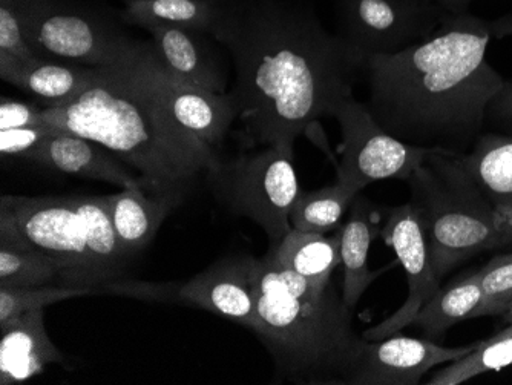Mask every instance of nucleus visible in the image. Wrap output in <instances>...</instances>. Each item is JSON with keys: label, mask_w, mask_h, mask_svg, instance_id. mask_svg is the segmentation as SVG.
<instances>
[{"label": "nucleus", "mask_w": 512, "mask_h": 385, "mask_svg": "<svg viewBox=\"0 0 512 385\" xmlns=\"http://www.w3.org/2000/svg\"><path fill=\"white\" fill-rule=\"evenodd\" d=\"M212 36L234 59L241 151L295 146L353 99L365 54L325 30L315 14L283 0L226 2Z\"/></svg>", "instance_id": "f257e3e1"}, {"label": "nucleus", "mask_w": 512, "mask_h": 385, "mask_svg": "<svg viewBox=\"0 0 512 385\" xmlns=\"http://www.w3.org/2000/svg\"><path fill=\"white\" fill-rule=\"evenodd\" d=\"M491 39L488 22L463 11L401 53L368 54L371 116L408 145L470 151L485 128L486 106L505 83L486 60Z\"/></svg>", "instance_id": "f03ea898"}, {"label": "nucleus", "mask_w": 512, "mask_h": 385, "mask_svg": "<svg viewBox=\"0 0 512 385\" xmlns=\"http://www.w3.org/2000/svg\"><path fill=\"white\" fill-rule=\"evenodd\" d=\"M43 123L100 143L142 177L154 195L183 200L195 178L217 163L218 152L184 131L163 108L143 70L138 42L97 68L74 102L42 109Z\"/></svg>", "instance_id": "7ed1b4c3"}, {"label": "nucleus", "mask_w": 512, "mask_h": 385, "mask_svg": "<svg viewBox=\"0 0 512 385\" xmlns=\"http://www.w3.org/2000/svg\"><path fill=\"white\" fill-rule=\"evenodd\" d=\"M256 309L252 332L275 364V381L304 385H347L364 338L355 310L345 306L333 284L302 280L295 289L278 286L256 258Z\"/></svg>", "instance_id": "20e7f679"}, {"label": "nucleus", "mask_w": 512, "mask_h": 385, "mask_svg": "<svg viewBox=\"0 0 512 385\" xmlns=\"http://www.w3.org/2000/svg\"><path fill=\"white\" fill-rule=\"evenodd\" d=\"M0 223L56 264L60 286L91 287L97 295L134 260L115 234L109 195H4Z\"/></svg>", "instance_id": "39448f33"}, {"label": "nucleus", "mask_w": 512, "mask_h": 385, "mask_svg": "<svg viewBox=\"0 0 512 385\" xmlns=\"http://www.w3.org/2000/svg\"><path fill=\"white\" fill-rule=\"evenodd\" d=\"M405 183L440 281L460 264L493 251L491 203L463 171L456 154L431 151Z\"/></svg>", "instance_id": "423d86ee"}, {"label": "nucleus", "mask_w": 512, "mask_h": 385, "mask_svg": "<svg viewBox=\"0 0 512 385\" xmlns=\"http://www.w3.org/2000/svg\"><path fill=\"white\" fill-rule=\"evenodd\" d=\"M295 146L272 145L241 151L206 171V183L221 205L237 217L258 224L270 246L290 231V212L301 194Z\"/></svg>", "instance_id": "0eeeda50"}, {"label": "nucleus", "mask_w": 512, "mask_h": 385, "mask_svg": "<svg viewBox=\"0 0 512 385\" xmlns=\"http://www.w3.org/2000/svg\"><path fill=\"white\" fill-rule=\"evenodd\" d=\"M28 45L39 59L103 68L122 56L132 39L91 14L53 0H19Z\"/></svg>", "instance_id": "6e6552de"}, {"label": "nucleus", "mask_w": 512, "mask_h": 385, "mask_svg": "<svg viewBox=\"0 0 512 385\" xmlns=\"http://www.w3.org/2000/svg\"><path fill=\"white\" fill-rule=\"evenodd\" d=\"M335 119L342 135L338 181L356 192L376 181H407L433 151L388 134L373 119L367 105L355 97L339 106Z\"/></svg>", "instance_id": "1a4fd4ad"}, {"label": "nucleus", "mask_w": 512, "mask_h": 385, "mask_svg": "<svg viewBox=\"0 0 512 385\" xmlns=\"http://www.w3.org/2000/svg\"><path fill=\"white\" fill-rule=\"evenodd\" d=\"M448 14L439 0H345L342 36L365 56L401 53L430 37Z\"/></svg>", "instance_id": "9d476101"}, {"label": "nucleus", "mask_w": 512, "mask_h": 385, "mask_svg": "<svg viewBox=\"0 0 512 385\" xmlns=\"http://www.w3.org/2000/svg\"><path fill=\"white\" fill-rule=\"evenodd\" d=\"M381 238L393 249L405 269L408 295L401 309L362 333V338L367 341L387 338L411 326L419 310L440 289V278L431 263L427 235L410 203L385 209Z\"/></svg>", "instance_id": "9b49d317"}, {"label": "nucleus", "mask_w": 512, "mask_h": 385, "mask_svg": "<svg viewBox=\"0 0 512 385\" xmlns=\"http://www.w3.org/2000/svg\"><path fill=\"white\" fill-rule=\"evenodd\" d=\"M143 70L158 100L180 128L217 151L237 122V105L230 93L218 94L169 76L155 59L151 43L138 42Z\"/></svg>", "instance_id": "f8f14e48"}, {"label": "nucleus", "mask_w": 512, "mask_h": 385, "mask_svg": "<svg viewBox=\"0 0 512 385\" xmlns=\"http://www.w3.org/2000/svg\"><path fill=\"white\" fill-rule=\"evenodd\" d=\"M476 344L445 347L428 338L394 335L376 341L364 339L347 385H417L448 362L467 356Z\"/></svg>", "instance_id": "ddd939ff"}, {"label": "nucleus", "mask_w": 512, "mask_h": 385, "mask_svg": "<svg viewBox=\"0 0 512 385\" xmlns=\"http://www.w3.org/2000/svg\"><path fill=\"white\" fill-rule=\"evenodd\" d=\"M256 258L230 255L191 280L175 286L174 303L200 307L207 312L252 329L256 309Z\"/></svg>", "instance_id": "4468645a"}, {"label": "nucleus", "mask_w": 512, "mask_h": 385, "mask_svg": "<svg viewBox=\"0 0 512 385\" xmlns=\"http://www.w3.org/2000/svg\"><path fill=\"white\" fill-rule=\"evenodd\" d=\"M33 162L62 174L105 181L123 189L143 188L142 177L114 152L74 132L56 129L40 146Z\"/></svg>", "instance_id": "2eb2a0df"}, {"label": "nucleus", "mask_w": 512, "mask_h": 385, "mask_svg": "<svg viewBox=\"0 0 512 385\" xmlns=\"http://www.w3.org/2000/svg\"><path fill=\"white\" fill-rule=\"evenodd\" d=\"M63 362L65 356L46 330L43 309L0 324V384H23L45 372L50 364Z\"/></svg>", "instance_id": "dca6fc26"}, {"label": "nucleus", "mask_w": 512, "mask_h": 385, "mask_svg": "<svg viewBox=\"0 0 512 385\" xmlns=\"http://www.w3.org/2000/svg\"><path fill=\"white\" fill-rule=\"evenodd\" d=\"M151 48L158 65L174 79L212 93L226 94V76L198 31L151 25Z\"/></svg>", "instance_id": "f3484780"}, {"label": "nucleus", "mask_w": 512, "mask_h": 385, "mask_svg": "<svg viewBox=\"0 0 512 385\" xmlns=\"http://www.w3.org/2000/svg\"><path fill=\"white\" fill-rule=\"evenodd\" d=\"M96 76L97 68L46 59L25 62L0 54L2 80L36 97L46 108L74 102Z\"/></svg>", "instance_id": "a211bd4d"}, {"label": "nucleus", "mask_w": 512, "mask_h": 385, "mask_svg": "<svg viewBox=\"0 0 512 385\" xmlns=\"http://www.w3.org/2000/svg\"><path fill=\"white\" fill-rule=\"evenodd\" d=\"M342 300L348 309L355 310L365 290L381 277L387 267L371 270L368 252L375 238L381 237L378 211L368 198L356 195L348 218L341 228Z\"/></svg>", "instance_id": "6ab92c4d"}, {"label": "nucleus", "mask_w": 512, "mask_h": 385, "mask_svg": "<svg viewBox=\"0 0 512 385\" xmlns=\"http://www.w3.org/2000/svg\"><path fill=\"white\" fill-rule=\"evenodd\" d=\"M181 198L149 194L142 186L109 195L115 234L129 257L135 258L154 240L163 221L178 208Z\"/></svg>", "instance_id": "aec40b11"}, {"label": "nucleus", "mask_w": 512, "mask_h": 385, "mask_svg": "<svg viewBox=\"0 0 512 385\" xmlns=\"http://www.w3.org/2000/svg\"><path fill=\"white\" fill-rule=\"evenodd\" d=\"M266 257L318 286H329L333 272L342 263L341 232L338 229L329 237L292 229L278 244L270 246Z\"/></svg>", "instance_id": "412c9836"}, {"label": "nucleus", "mask_w": 512, "mask_h": 385, "mask_svg": "<svg viewBox=\"0 0 512 385\" xmlns=\"http://www.w3.org/2000/svg\"><path fill=\"white\" fill-rule=\"evenodd\" d=\"M463 171L491 205L512 198V137L480 134L470 151L456 154Z\"/></svg>", "instance_id": "4be33fe9"}, {"label": "nucleus", "mask_w": 512, "mask_h": 385, "mask_svg": "<svg viewBox=\"0 0 512 385\" xmlns=\"http://www.w3.org/2000/svg\"><path fill=\"white\" fill-rule=\"evenodd\" d=\"M224 5L221 0H125L122 16L128 24L142 28L163 25L212 34Z\"/></svg>", "instance_id": "5701e85b"}, {"label": "nucleus", "mask_w": 512, "mask_h": 385, "mask_svg": "<svg viewBox=\"0 0 512 385\" xmlns=\"http://www.w3.org/2000/svg\"><path fill=\"white\" fill-rule=\"evenodd\" d=\"M482 301V269L459 278L439 292L419 310L413 324L421 327L425 338L439 343L448 330L462 321L470 320L471 313Z\"/></svg>", "instance_id": "b1692460"}, {"label": "nucleus", "mask_w": 512, "mask_h": 385, "mask_svg": "<svg viewBox=\"0 0 512 385\" xmlns=\"http://www.w3.org/2000/svg\"><path fill=\"white\" fill-rule=\"evenodd\" d=\"M59 284L56 264L0 223V287H37Z\"/></svg>", "instance_id": "393cba45"}, {"label": "nucleus", "mask_w": 512, "mask_h": 385, "mask_svg": "<svg viewBox=\"0 0 512 385\" xmlns=\"http://www.w3.org/2000/svg\"><path fill=\"white\" fill-rule=\"evenodd\" d=\"M358 194L361 192L347 188L338 180L316 191H301L290 212L292 229L318 234L338 231Z\"/></svg>", "instance_id": "a878e982"}, {"label": "nucleus", "mask_w": 512, "mask_h": 385, "mask_svg": "<svg viewBox=\"0 0 512 385\" xmlns=\"http://www.w3.org/2000/svg\"><path fill=\"white\" fill-rule=\"evenodd\" d=\"M512 366V327H506L493 338L479 341L476 349L467 356L448 362V366L437 370L428 385H459L488 372H499Z\"/></svg>", "instance_id": "bb28decb"}, {"label": "nucleus", "mask_w": 512, "mask_h": 385, "mask_svg": "<svg viewBox=\"0 0 512 385\" xmlns=\"http://www.w3.org/2000/svg\"><path fill=\"white\" fill-rule=\"evenodd\" d=\"M96 295L91 287L50 284L37 287H0V324H7L25 313L45 309L51 304Z\"/></svg>", "instance_id": "cd10ccee"}, {"label": "nucleus", "mask_w": 512, "mask_h": 385, "mask_svg": "<svg viewBox=\"0 0 512 385\" xmlns=\"http://www.w3.org/2000/svg\"><path fill=\"white\" fill-rule=\"evenodd\" d=\"M512 303V252L497 255L482 267V301L470 320L502 315Z\"/></svg>", "instance_id": "c85d7f7f"}, {"label": "nucleus", "mask_w": 512, "mask_h": 385, "mask_svg": "<svg viewBox=\"0 0 512 385\" xmlns=\"http://www.w3.org/2000/svg\"><path fill=\"white\" fill-rule=\"evenodd\" d=\"M0 54L25 62L39 59L28 45L19 0H0Z\"/></svg>", "instance_id": "c756f323"}, {"label": "nucleus", "mask_w": 512, "mask_h": 385, "mask_svg": "<svg viewBox=\"0 0 512 385\" xmlns=\"http://www.w3.org/2000/svg\"><path fill=\"white\" fill-rule=\"evenodd\" d=\"M56 131L50 126L5 129L0 131V154L4 157L25 158L33 162L40 146Z\"/></svg>", "instance_id": "7c9ffc66"}, {"label": "nucleus", "mask_w": 512, "mask_h": 385, "mask_svg": "<svg viewBox=\"0 0 512 385\" xmlns=\"http://www.w3.org/2000/svg\"><path fill=\"white\" fill-rule=\"evenodd\" d=\"M31 126H46L43 123L42 109L31 103L4 97L0 102V131Z\"/></svg>", "instance_id": "2f4dec72"}, {"label": "nucleus", "mask_w": 512, "mask_h": 385, "mask_svg": "<svg viewBox=\"0 0 512 385\" xmlns=\"http://www.w3.org/2000/svg\"><path fill=\"white\" fill-rule=\"evenodd\" d=\"M485 126L512 137V80L503 83L499 93L486 106Z\"/></svg>", "instance_id": "473e14b6"}, {"label": "nucleus", "mask_w": 512, "mask_h": 385, "mask_svg": "<svg viewBox=\"0 0 512 385\" xmlns=\"http://www.w3.org/2000/svg\"><path fill=\"white\" fill-rule=\"evenodd\" d=\"M493 217L494 244L493 251L512 244V198L497 201L491 205Z\"/></svg>", "instance_id": "72a5a7b5"}, {"label": "nucleus", "mask_w": 512, "mask_h": 385, "mask_svg": "<svg viewBox=\"0 0 512 385\" xmlns=\"http://www.w3.org/2000/svg\"><path fill=\"white\" fill-rule=\"evenodd\" d=\"M488 25H490L491 37L494 39H505V37L512 36V13L499 17L493 22H488Z\"/></svg>", "instance_id": "f704fd0d"}, {"label": "nucleus", "mask_w": 512, "mask_h": 385, "mask_svg": "<svg viewBox=\"0 0 512 385\" xmlns=\"http://www.w3.org/2000/svg\"><path fill=\"white\" fill-rule=\"evenodd\" d=\"M440 4L444 5L445 10L448 13H463V11H467L468 5H470L471 0H439Z\"/></svg>", "instance_id": "c9c22d12"}, {"label": "nucleus", "mask_w": 512, "mask_h": 385, "mask_svg": "<svg viewBox=\"0 0 512 385\" xmlns=\"http://www.w3.org/2000/svg\"><path fill=\"white\" fill-rule=\"evenodd\" d=\"M503 321H505L508 326H511L512 324V303L509 304L508 307H506L505 312L502 313Z\"/></svg>", "instance_id": "e433bc0d"}, {"label": "nucleus", "mask_w": 512, "mask_h": 385, "mask_svg": "<svg viewBox=\"0 0 512 385\" xmlns=\"http://www.w3.org/2000/svg\"><path fill=\"white\" fill-rule=\"evenodd\" d=\"M509 327H512V324H511V326H509Z\"/></svg>", "instance_id": "4c0bfd02"}]
</instances>
